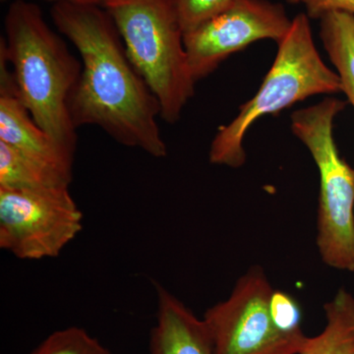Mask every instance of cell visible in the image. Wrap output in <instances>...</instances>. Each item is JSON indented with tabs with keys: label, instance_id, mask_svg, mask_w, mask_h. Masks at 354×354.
Wrapping results in <instances>:
<instances>
[{
	"label": "cell",
	"instance_id": "1",
	"mask_svg": "<svg viewBox=\"0 0 354 354\" xmlns=\"http://www.w3.org/2000/svg\"><path fill=\"white\" fill-rule=\"evenodd\" d=\"M50 16L82 62L68 99L74 127H97L121 145L153 158L167 157L157 121L160 104L128 57L108 11L100 6L59 1L53 3Z\"/></svg>",
	"mask_w": 354,
	"mask_h": 354
},
{
	"label": "cell",
	"instance_id": "2",
	"mask_svg": "<svg viewBox=\"0 0 354 354\" xmlns=\"http://www.w3.org/2000/svg\"><path fill=\"white\" fill-rule=\"evenodd\" d=\"M0 50L13 72L16 95L44 132L75 155L78 136L68 99L82 71L64 39L44 19L41 8L14 0L4 18Z\"/></svg>",
	"mask_w": 354,
	"mask_h": 354
},
{
	"label": "cell",
	"instance_id": "3",
	"mask_svg": "<svg viewBox=\"0 0 354 354\" xmlns=\"http://www.w3.org/2000/svg\"><path fill=\"white\" fill-rule=\"evenodd\" d=\"M278 53L262 85L239 109L230 124L218 128L209 147L211 164L239 169L246 162L243 140L249 128L266 114L277 115L307 97L342 92V81L317 50L310 18L299 13L278 44Z\"/></svg>",
	"mask_w": 354,
	"mask_h": 354
},
{
	"label": "cell",
	"instance_id": "4",
	"mask_svg": "<svg viewBox=\"0 0 354 354\" xmlns=\"http://www.w3.org/2000/svg\"><path fill=\"white\" fill-rule=\"evenodd\" d=\"M127 55L157 97L162 120L174 124L195 94L184 32L172 0H108L102 6Z\"/></svg>",
	"mask_w": 354,
	"mask_h": 354
},
{
	"label": "cell",
	"instance_id": "5",
	"mask_svg": "<svg viewBox=\"0 0 354 354\" xmlns=\"http://www.w3.org/2000/svg\"><path fill=\"white\" fill-rule=\"evenodd\" d=\"M346 102L326 97L291 114V130L308 149L320 176L316 243L324 264L354 272V169L339 155L334 121Z\"/></svg>",
	"mask_w": 354,
	"mask_h": 354
},
{
	"label": "cell",
	"instance_id": "6",
	"mask_svg": "<svg viewBox=\"0 0 354 354\" xmlns=\"http://www.w3.org/2000/svg\"><path fill=\"white\" fill-rule=\"evenodd\" d=\"M272 286L260 266L237 279L230 297L205 313L216 354H297L307 337L277 327L270 311Z\"/></svg>",
	"mask_w": 354,
	"mask_h": 354
},
{
	"label": "cell",
	"instance_id": "7",
	"mask_svg": "<svg viewBox=\"0 0 354 354\" xmlns=\"http://www.w3.org/2000/svg\"><path fill=\"white\" fill-rule=\"evenodd\" d=\"M69 187L0 188V248L21 260L57 258L83 228Z\"/></svg>",
	"mask_w": 354,
	"mask_h": 354
},
{
	"label": "cell",
	"instance_id": "8",
	"mask_svg": "<svg viewBox=\"0 0 354 354\" xmlns=\"http://www.w3.org/2000/svg\"><path fill=\"white\" fill-rule=\"evenodd\" d=\"M292 20L283 4L270 0H234L220 13L184 34V46L194 80L213 73L223 60L261 39L279 44Z\"/></svg>",
	"mask_w": 354,
	"mask_h": 354
},
{
	"label": "cell",
	"instance_id": "9",
	"mask_svg": "<svg viewBox=\"0 0 354 354\" xmlns=\"http://www.w3.org/2000/svg\"><path fill=\"white\" fill-rule=\"evenodd\" d=\"M0 141L72 181L75 155L32 120L16 95L13 72L6 60L0 62Z\"/></svg>",
	"mask_w": 354,
	"mask_h": 354
},
{
	"label": "cell",
	"instance_id": "10",
	"mask_svg": "<svg viewBox=\"0 0 354 354\" xmlns=\"http://www.w3.org/2000/svg\"><path fill=\"white\" fill-rule=\"evenodd\" d=\"M157 324L151 332V354H216L206 324L164 286L156 283Z\"/></svg>",
	"mask_w": 354,
	"mask_h": 354
},
{
	"label": "cell",
	"instance_id": "11",
	"mask_svg": "<svg viewBox=\"0 0 354 354\" xmlns=\"http://www.w3.org/2000/svg\"><path fill=\"white\" fill-rule=\"evenodd\" d=\"M326 326L321 334L307 337L297 354H354V295L346 288L324 305Z\"/></svg>",
	"mask_w": 354,
	"mask_h": 354
},
{
	"label": "cell",
	"instance_id": "12",
	"mask_svg": "<svg viewBox=\"0 0 354 354\" xmlns=\"http://www.w3.org/2000/svg\"><path fill=\"white\" fill-rule=\"evenodd\" d=\"M324 48L337 69L342 92L354 108V15L334 11L320 19Z\"/></svg>",
	"mask_w": 354,
	"mask_h": 354
},
{
	"label": "cell",
	"instance_id": "13",
	"mask_svg": "<svg viewBox=\"0 0 354 354\" xmlns=\"http://www.w3.org/2000/svg\"><path fill=\"white\" fill-rule=\"evenodd\" d=\"M71 181L0 141V188L37 190L69 187Z\"/></svg>",
	"mask_w": 354,
	"mask_h": 354
},
{
	"label": "cell",
	"instance_id": "14",
	"mask_svg": "<svg viewBox=\"0 0 354 354\" xmlns=\"http://www.w3.org/2000/svg\"><path fill=\"white\" fill-rule=\"evenodd\" d=\"M30 354H111L82 328L69 327L48 335Z\"/></svg>",
	"mask_w": 354,
	"mask_h": 354
},
{
	"label": "cell",
	"instance_id": "15",
	"mask_svg": "<svg viewBox=\"0 0 354 354\" xmlns=\"http://www.w3.org/2000/svg\"><path fill=\"white\" fill-rule=\"evenodd\" d=\"M184 34L227 8L234 0H172Z\"/></svg>",
	"mask_w": 354,
	"mask_h": 354
},
{
	"label": "cell",
	"instance_id": "16",
	"mask_svg": "<svg viewBox=\"0 0 354 354\" xmlns=\"http://www.w3.org/2000/svg\"><path fill=\"white\" fill-rule=\"evenodd\" d=\"M270 311L277 327L286 333L302 332V310L297 298L286 291L272 290Z\"/></svg>",
	"mask_w": 354,
	"mask_h": 354
},
{
	"label": "cell",
	"instance_id": "17",
	"mask_svg": "<svg viewBox=\"0 0 354 354\" xmlns=\"http://www.w3.org/2000/svg\"><path fill=\"white\" fill-rule=\"evenodd\" d=\"M291 4H304L310 19L320 20L324 15L342 11L354 15V0H286Z\"/></svg>",
	"mask_w": 354,
	"mask_h": 354
},
{
	"label": "cell",
	"instance_id": "18",
	"mask_svg": "<svg viewBox=\"0 0 354 354\" xmlns=\"http://www.w3.org/2000/svg\"><path fill=\"white\" fill-rule=\"evenodd\" d=\"M44 1H50L53 2H59V1H66L71 2V3H78V4H87V6H104V2L108 1V0H44Z\"/></svg>",
	"mask_w": 354,
	"mask_h": 354
},
{
	"label": "cell",
	"instance_id": "19",
	"mask_svg": "<svg viewBox=\"0 0 354 354\" xmlns=\"http://www.w3.org/2000/svg\"><path fill=\"white\" fill-rule=\"evenodd\" d=\"M1 1H6V0H1Z\"/></svg>",
	"mask_w": 354,
	"mask_h": 354
}]
</instances>
